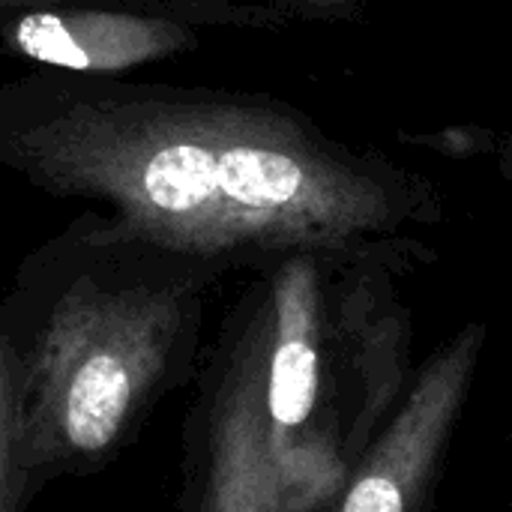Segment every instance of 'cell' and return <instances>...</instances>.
<instances>
[{
  "mask_svg": "<svg viewBox=\"0 0 512 512\" xmlns=\"http://www.w3.org/2000/svg\"><path fill=\"white\" fill-rule=\"evenodd\" d=\"M72 3H108V0H0V27L42 9H57V6H72Z\"/></svg>",
  "mask_w": 512,
  "mask_h": 512,
  "instance_id": "cell-9",
  "label": "cell"
},
{
  "mask_svg": "<svg viewBox=\"0 0 512 512\" xmlns=\"http://www.w3.org/2000/svg\"><path fill=\"white\" fill-rule=\"evenodd\" d=\"M264 318V411L288 512H321L351 468L318 420L327 384V294L315 252L279 258L258 294Z\"/></svg>",
  "mask_w": 512,
  "mask_h": 512,
  "instance_id": "cell-3",
  "label": "cell"
},
{
  "mask_svg": "<svg viewBox=\"0 0 512 512\" xmlns=\"http://www.w3.org/2000/svg\"><path fill=\"white\" fill-rule=\"evenodd\" d=\"M213 273L111 213H81L21 261L3 300L21 345L33 495L99 471L138 432L192 351Z\"/></svg>",
  "mask_w": 512,
  "mask_h": 512,
  "instance_id": "cell-2",
  "label": "cell"
},
{
  "mask_svg": "<svg viewBox=\"0 0 512 512\" xmlns=\"http://www.w3.org/2000/svg\"><path fill=\"white\" fill-rule=\"evenodd\" d=\"M33 498L24 450L21 345L12 312L0 300V512H24Z\"/></svg>",
  "mask_w": 512,
  "mask_h": 512,
  "instance_id": "cell-8",
  "label": "cell"
},
{
  "mask_svg": "<svg viewBox=\"0 0 512 512\" xmlns=\"http://www.w3.org/2000/svg\"><path fill=\"white\" fill-rule=\"evenodd\" d=\"M0 171L96 201L216 270L348 249L399 228L414 204L399 174L267 96L57 69L0 84Z\"/></svg>",
  "mask_w": 512,
  "mask_h": 512,
  "instance_id": "cell-1",
  "label": "cell"
},
{
  "mask_svg": "<svg viewBox=\"0 0 512 512\" xmlns=\"http://www.w3.org/2000/svg\"><path fill=\"white\" fill-rule=\"evenodd\" d=\"M483 336L486 330L471 324L423 366L330 512H417L468 402Z\"/></svg>",
  "mask_w": 512,
  "mask_h": 512,
  "instance_id": "cell-4",
  "label": "cell"
},
{
  "mask_svg": "<svg viewBox=\"0 0 512 512\" xmlns=\"http://www.w3.org/2000/svg\"><path fill=\"white\" fill-rule=\"evenodd\" d=\"M201 512H288L267 435L258 297L210 402Z\"/></svg>",
  "mask_w": 512,
  "mask_h": 512,
  "instance_id": "cell-5",
  "label": "cell"
},
{
  "mask_svg": "<svg viewBox=\"0 0 512 512\" xmlns=\"http://www.w3.org/2000/svg\"><path fill=\"white\" fill-rule=\"evenodd\" d=\"M0 45L3 54L21 57L36 69L126 75L189 54L201 39L192 24L168 15L117 3H72L3 24Z\"/></svg>",
  "mask_w": 512,
  "mask_h": 512,
  "instance_id": "cell-6",
  "label": "cell"
},
{
  "mask_svg": "<svg viewBox=\"0 0 512 512\" xmlns=\"http://www.w3.org/2000/svg\"><path fill=\"white\" fill-rule=\"evenodd\" d=\"M117 6H132L156 15L177 18L183 24H213V27H282L309 21H339L351 18L363 0H108Z\"/></svg>",
  "mask_w": 512,
  "mask_h": 512,
  "instance_id": "cell-7",
  "label": "cell"
}]
</instances>
